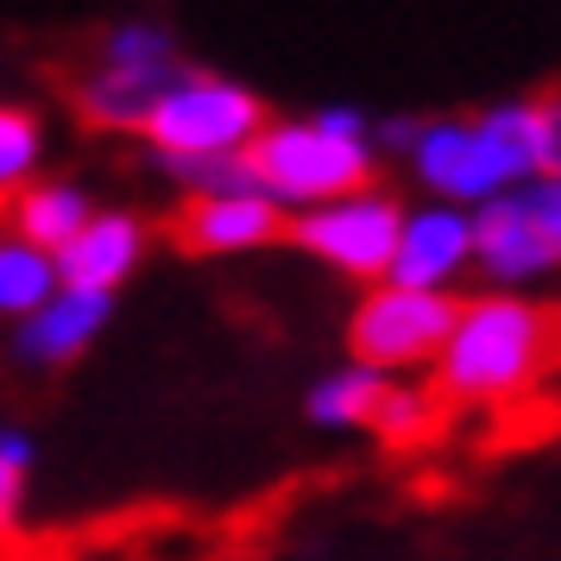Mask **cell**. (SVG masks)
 <instances>
[{
    "label": "cell",
    "mask_w": 561,
    "mask_h": 561,
    "mask_svg": "<svg viewBox=\"0 0 561 561\" xmlns=\"http://www.w3.org/2000/svg\"><path fill=\"white\" fill-rule=\"evenodd\" d=\"M549 359H556L549 309L524 297H480V304H460L455 334L435 359V385L455 404H517L530 398Z\"/></svg>",
    "instance_id": "obj_1"
},
{
    "label": "cell",
    "mask_w": 561,
    "mask_h": 561,
    "mask_svg": "<svg viewBox=\"0 0 561 561\" xmlns=\"http://www.w3.org/2000/svg\"><path fill=\"white\" fill-rule=\"evenodd\" d=\"M259 190L272 203H341L373 190V152L359 146L354 133H334L322 121H290V127H265L247 146Z\"/></svg>",
    "instance_id": "obj_2"
},
{
    "label": "cell",
    "mask_w": 561,
    "mask_h": 561,
    "mask_svg": "<svg viewBox=\"0 0 561 561\" xmlns=\"http://www.w3.org/2000/svg\"><path fill=\"white\" fill-rule=\"evenodd\" d=\"M139 133L158 146L164 164H190V158H233V152H247L259 133H265V114H259L253 89L183 70V77L158 95L152 121H146Z\"/></svg>",
    "instance_id": "obj_3"
},
{
    "label": "cell",
    "mask_w": 561,
    "mask_h": 561,
    "mask_svg": "<svg viewBox=\"0 0 561 561\" xmlns=\"http://www.w3.org/2000/svg\"><path fill=\"white\" fill-rule=\"evenodd\" d=\"M460 304L423 284H385L347 322V347L359 366H379V373H404V366H430L442 359L448 334H455Z\"/></svg>",
    "instance_id": "obj_4"
},
{
    "label": "cell",
    "mask_w": 561,
    "mask_h": 561,
    "mask_svg": "<svg viewBox=\"0 0 561 561\" xmlns=\"http://www.w3.org/2000/svg\"><path fill=\"white\" fill-rule=\"evenodd\" d=\"M178 57H171V38L158 26H121L107 32L102 45V70L77 82V114L89 127H146L152 121L158 95L178 82Z\"/></svg>",
    "instance_id": "obj_5"
},
{
    "label": "cell",
    "mask_w": 561,
    "mask_h": 561,
    "mask_svg": "<svg viewBox=\"0 0 561 561\" xmlns=\"http://www.w3.org/2000/svg\"><path fill=\"white\" fill-rule=\"evenodd\" d=\"M290 240L304 247V253L329 259L334 272H347V278H385L391 272V259H398V240H404V208L391 203V196H341V203H316L290 228Z\"/></svg>",
    "instance_id": "obj_6"
},
{
    "label": "cell",
    "mask_w": 561,
    "mask_h": 561,
    "mask_svg": "<svg viewBox=\"0 0 561 561\" xmlns=\"http://www.w3.org/2000/svg\"><path fill=\"white\" fill-rule=\"evenodd\" d=\"M171 240L183 253H247V247H265L284 233V215L272 196L259 190H240V196H190V203L171 215Z\"/></svg>",
    "instance_id": "obj_7"
},
{
    "label": "cell",
    "mask_w": 561,
    "mask_h": 561,
    "mask_svg": "<svg viewBox=\"0 0 561 561\" xmlns=\"http://www.w3.org/2000/svg\"><path fill=\"white\" fill-rule=\"evenodd\" d=\"M416 171L430 190L442 196H455V203H485V196H499L505 178H499V158L485 146L480 121H435V127L416 133Z\"/></svg>",
    "instance_id": "obj_8"
},
{
    "label": "cell",
    "mask_w": 561,
    "mask_h": 561,
    "mask_svg": "<svg viewBox=\"0 0 561 561\" xmlns=\"http://www.w3.org/2000/svg\"><path fill=\"white\" fill-rule=\"evenodd\" d=\"M473 259L505 284H524V278H536V272L556 265V253H549V240L536 233L524 196H485L480 203V215H473Z\"/></svg>",
    "instance_id": "obj_9"
},
{
    "label": "cell",
    "mask_w": 561,
    "mask_h": 561,
    "mask_svg": "<svg viewBox=\"0 0 561 561\" xmlns=\"http://www.w3.org/2000/svg\"><path fill=\"white\" fill-rule=\"evenodd\" d=\"M146 253V228L133 215H89L82 233L57 253V278L70 290H114Z\"/></svg>",
    "instance_id": "obj_10"
},
{
    "label": "cell",
    "mask_w": 561,
    "mask_h": 561,
    "mask_svg": "<svg viewBox=\"0 0 561 561\" xmlns=\"http://www.w3.org/2000/svg\"><path fill=\"white\" fill-rule=\"evenodd\" d=\"M467 259H473V228L460 215H448V208H423V215H404V240H398V259H391V278L442 290Z\"/></svg>",
    "instance_id": "obj_11"
},
{
    "label": "cell",
    "mask_w": 561,
    "mask_h": 561,
    "mask_svg": "<svg viewBox=\"0 0 561 561\" xmlns=\"http://www.w3.org/2000/svg\"><path fill=\"white\" fill-rule=\"evenodd\" d=\"M107 322V290H64L51 304H38L26 316V329H20V354L32 366H64V359H77Z\"/></svg>",
    "instance_id": "obj_12"
},
{
    "label": "cell",
    "mask_w": 561,
    "mask_h": 561,
    "mask_svg": "<svg viewBox=\"0 0 561 561\" xmlns=\"http://www.w3.org/2000/svg\"><path fill=\"white\" fill-rule=\"evenodd\" d=\"M0 221H7V233H20L32 247L64 253L82 233V221H89V196L70 190V183H20V190L0 203Z\"/></svg>",
    "instance_id": "obj_13"
},
{
    "label": "cell",
    "mask_w": 561,
    "mask_h": 561,
    "mask_svg": "<svg viewBox=\"0 0 561 561\" xmlns=\"http://www.w3.org/2000/svg\"><path fill=\"white\" fill-rule=\"evenodd\" d=\"M448 410H455V398H448L442 385H430V391L391 385V398L379 404L373 430H379L391 448H423V442H435V435L448 430Z\"/></svg>",
    "instance_id": "obj_14"
},
{
    "label": "cell",
    "mask_w": 561,
    "mask_h": 561,
    "mask_svg": "<svg viewBox=\"0 0 561 561\" xmlns=\"http://www.w3.org/2000/svg\"><path fill=\"white\" fill-rule=\"evenodd\" d=\"M51 284H57V259L0 228V309L32 316L38 304H51Z\"/></svg>",
    "instance_id": "obj_15"
},
{
    "label": "cell",
    "mask_w": 561,
    "mask_h": 561,
    "mask_svg": "<svg viewBox=\"0 0 561 561\" xmlns=\"http://www.w3.org/2000/svg\"><path fill=\"white\" fill-rule=\"evenodd\" d=\"M385 398H391V379L379 366H354V373H334L309 391V416L316 423H373Z\"/></svg>",
    "instance_id": "obj_16"
},
{
    "label": "cell",
    "mask_w": 561,
    "mask_h": 561,
    "mask_svg": "<svg viewBox=\"0 0 561 561\" xmlns=\"http://www.w3.org/2000/svg\"><path fill=\"white\" fill-rule=\"evenodd\" d=\"M38 158V121L26 107H0V190L20 183Z\"/></svg>",
    "instance_id": "obj_17"
},
{
    "label": "cell",
    "mask_w": 561,
    "mask_h": 561,
    "mask_svg": "<svg viewBox=\"0 0 561 561\" xmlns=\"http://www.w3.org/2000/svg\"><path fill=\"white\" fill-rule=\"evenodd\" d=\"M524 208H530L536 233L549 240V253L561 259V178H549V171H542V178L524 190Z\"/></svg>",
    "instance_id": "obj_18"
},
{
    "label": "cell",
    "mask_w": 561,
    "mask_h": 561,
    "mask_svg": "<svg viewBox=\"0 0 561 561\" xmlns=\"http://www.w3.org/2000/svg\"><path fill=\"white\" fill-rule=\"evenodd\" d=\"M20 499H26V467L0 455V542L13 536V524H20Z\"/></svg>",
    "instance_id": "obj_19"
},
{
    "label": "cell",
    "mask_w": 561,
    "mask_h": 561,
    "mask_svg": "<svg viewBox=\"0 0 561 561\" xmlns=\"http://www.w3.org/2000/svg\"><path fill=\"white\" fill-rule=\"evenodd\" d=\"M536 127H542V171L561 178V95H542L536 102Z\"/></svg>",
    "instance_id": "obj_20"
},
{
    "label": "cell",
    "mask_w": 561,
    "mask_h": 561,
    "mask_svg": "<svg viewBox=\"0 0 561 561\" xmlns=\"http://www.w3.org/2000/svg\"><path fill=\"white\" fill-rule=\"evenodd\" d=\"M0 455H7V460H20V467H26V460H32V442H26L20 430H0Z\"/></svg>",
    "instance_id": "obj_21"
},
{
    "label": "cell",
    "mask_w": 561,
    "mask_h": 561,
    "mask_svg": "<svg viewBox=\"0 0 561 561\" xmlns=\"http://www.w3.org/2000/svg\"><path fill=\"white\" fill-rule=\"evenodd\" d=\"M316 121H322V127H334V133H354V139H359V114H354V107H329V114H316Z\"/></svg>",
    "instance_id": "obj_22"
},
{
    "label": "cell",
    "mask_w": 561,
    "mask_h": 561,
    "mask_svg": "<svg viewBox=\"0 0 561 561\" xmlns=\"http://www.w3.org/2000/svg\"><path fill=\"white\" fill-rule=\"evenodd\" d=\"M549 322H556V359H561V309H549Z\"/></svg>",
    "instance_id": "obj_23"
}]
</instances>
